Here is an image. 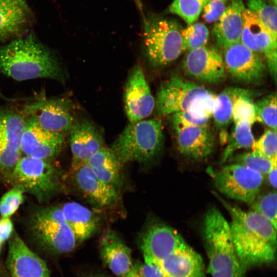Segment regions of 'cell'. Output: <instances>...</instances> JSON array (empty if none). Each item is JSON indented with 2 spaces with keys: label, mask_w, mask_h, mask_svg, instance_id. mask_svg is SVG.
<instances>
[{
  "label": "cell",
  "mask_w": 277,
  "mask_h": 277,
  "mask_svg": "<svg viewBox=\"0 0 277 277\" xmlns=\"http://www.w3.org/2000/svg\"><path fill=\"white\" fill-rule=\"evenodd\" d=\"M228 0H208L202 10V17L208 23L216 22L225 11Z\"/></svg>",
  "instance_id": "cell-42"
},
{
  "label": "cell",
  "mask_w": 277,
  "mask_h": 277,
  "mask_svg": "<svg viewBox=\"0 0 277 277\" xmlns=\"http://www.w3.org/2000/svg\"><path fill=\"white\" fill-rule=\"evenodd\" d=\"M155 263L164 277H206L201 256L188 244Z\"/></svg>",
  "instance_id": "cell-22"
},
{
  "label": "cell",
  "mask_w": 277,
  "mask_h": 277,
  "mask_svg": "<svg viewBox=\"0 0 277 277\" xmlns=\"http://www.w3.org/2000/svg\"><path fill=\"white\" fill-rule=\"evenodd\" d=\"M226 71L236 81L246 85L260 84L265 78L267 67L256 53L240 42L224 50Z\"/></svg>",
  "instance_id": "cell-9"
},
{
  "label": "cell",
  "mask_w": 277,
  "mask_h": 277,
  "mask_svg": "<svg viewBox=\"0 0 277 277\" xmlns=\"http://www.w3.org/2000/svg\"><path fill=\"white\" fill-rule=\"evenodd\" d=\"M24 191L15 186L2 196L0 200V213L2 217H9L16 211L23 201Z\"/></svg>",
  "instance_id": "cell-39"
},
{
  "label": "cell",
  "mask_w": 277,
  "mask_h": 277,
  "mask_svg": "<svg viewBox=\"0 0 277 277\" xmlns=\"http://www.w3.org/2000/svg\"><path fill=\"white\" fill-rule=\"evenodd\" d=\"M25 111L42 128L55 133L69 132L74 121L69 103L61 98L34 102L26 107Z\"/></svg>",
  "instance_id": "cell-14"
},
{
  "label": "cell",
  "mask_w": 277,
  "mask_h": 277,
  "mask_svg": "<svg viewBox=\"0 0 277 277\" xmlns=\"http://www.w3.org/2000/svg\"><path fill=\"white\" fill-rule=\"evenodd\" d=\"M232 161L234 163L245 166L264 175L267 174L271 168L276 165L277 160L269 159L252 151L237 155Z\"/></svg>",
  "instance_id": "cell-35"
},
{
  "label": "cell",
  "mask_w": 277,
  "mask_h": 277,
  "mask_svg": "<svg viewBox=\"0 0 277 277\" xmlns=\"http://www.w3.org/2000/svg\"><path fill=\"white\" fill-rule=\"evenodd\" d=\"M163 142L161 121L142 120L128 125L110 148L123 165L150 161L161 151Z\"/></svg>",
  "instance_id": "cell-6"
},
{
  "label": "cell",
  "mask_w": 277,
  "mask_h": 277,
  "mask_svg": "<svg viewBox=\"0 0 277 277\" xmlns=\"http://www.w3.org/2000/svg\"><path fill=\"white\" fill-rule=\"evenodd\" d=\"M136 1V2H138V0H135Z\"/></svg>",
  "instance_id": "cell-46"
},
{
  "label": "cell",
  "mask_w": 277,
  "mask_h": 277,
  "mask_svg": "<svg viewBox=\"0 0 277 277\" xmlns=\"http://www.w3.org/2000/svg\"><path fill=\"white\" fill-rule=\"evenodd\" d=\"M245 9L243 0H231L223 14L215 22L212 35L222 49L239 43L243 29L242 13Z\"/></svg>",
  "instance_id": "cell-23"
},
{
  "label": "cell",
  "mask_w": 277,
  "mask_h": 277,
  "mask_svg": "<svg viewBox=\"0 0 277 277\" xmlns=\"http://www.w3.org/2000/svg\"><path fill=\"white\" fill-rule=\"evenodd\" d=\"M10 176L15 186L33 194L39 201L51 197L59 189L56 170L46 160L21 157Z\"/></svg>",
  "instance_id": "cell-7"
},
{
  "label": "cell",
  "mask_w": 277,
  "mask_h": 277,
  "mask_svg": "<svg viewBox=\"0 0 277 277\" xmlns=\"http://www.w3.org/2000/svg\"><path fill=\"white\" fill-rule=\"evenodd\" d=\"M257 93L253 90L239 96L234 101L232 108V120L234 123L247 121L252 125L260 122L257 116L253 98Z\"/></svg>",
  "instance_id": "cell-30"
},
{
  "label": "cell",
  "mask_w": 277,
  "mask_h": 277,
  "mask_svg": "<svg viewBox=\"0 0 277 277\" xmlns=\"http://www.w3.org/2000/svg\"><path fill=\"white\" fill-rule=\"evenodd\" d=\"M270 184L274 188H276V165L273 166L267 173Z\"/></svg>",
  "instance_id": "cell-44"
},
{
  "label": "cell",
  "mask_w": 277,
  "mask_h": 277,
  "mask_svg": "<svg viewBox=\"0 0 277 277\" xmlns=\"http://www.w3.org/2000/svg\"><path fill=\"white\" fill-rule=\"evenodd\" d=\"M69 133L72 165L86 163L92 155L105 146L102 132L88 120H74Z\"/></svg>",
  "instance_id": "cell-19"
},
{
  "label": "cell",
  "mask_w": 277,
  "mask_h": 277,
  "mask_svg": "<svg viewBox=\"0 0 277 277\" xmlns=\"http://www.w3.org/2000/svg\"><path fill=\"white\" fill-rule=\"evenodd\" d=\"M247 5L248 9L277 38L276 6L264 0H247Z\"/></svg>",
  "instance_id": "cell-31"
},
{
  "label": "cell",
  "mask_w": 277,
  "mask_h": 277,
  "mask_svg": "<svg viewBox=\"0 0 277 277\" xmlns=\"http://www.w3.org/2000/svg\"><path fill=\"white\" fill-rule=\"evenodd\" d=\"M177 149L186 158L200 161L213 152L215 138L208 127H186L173 128Z\"/></svg>",
  "instance_id": "cell-18"
},
{
  "label": "cell",
  "mask_w": 277,
  "mask_h": 277,
  "mask_svg": "<svg viewBox=\"0 0 277 277\" xmlns=\"http://www.w3.org/2000/svg\"><path fill=\"white\" fill-rule=\"evenodd\" d=\"M86 277H108L106 275H105L103 274L98 273H93L88 274Z\"/></svg>",
  "instance_id": "cell-45"
},
{
  "label": "cell",
  "mask_w": 277,
  "mask_h": 277,
  "mask_svg": "<svg viewBox=\"0 0 277 277\" xmlns=\"http://www.w3.org/2000/svg\"><path fill=\"white\" fill-rule=\"evenodd\" d=\"M215 186L226 196L251 204L261 190L263 175L245 166L233 163L213 174Z\"/></svg>",
  "instance_id": "cell-8"
},
{
  "label": "cell",
  "mask_w": 277,
  "mask_h": 277,
  "mask_svg": "<svg viewBox=\"0 0 277 277\" xmlns=\"http://www.w3.org/2000/svg\"><path fill=\"white\" fill-rule=\"evenodd\" d=\"M13 225L9 217H2L0 219V242H4L11 236Z\"/></svg>",
  "instance_id": "cell-43"
},
{
  "label": "cell",
  "mask_w": 277,
  "mask_h": 277,
  "mask_svg": "<svg viewBox=\"0 0 277 277\" xmlns=\"http://www.w3.org/2000/svg\"><path fill=\"white\" fill-rule=\"evenodd\" d=\"M31 18L26 0H0V39L20 35L28 27Z\"/></svg>",
  "instance_id": "cell-24"
},
{
  "label": "cell",
  "mask_w": 277,
  "mask_h": 277,
  "mask_svg": "<svg viewBox=\"0 0 277 277\" xmlns=\"http://www.w3.org/2000/svg\"><path fill=\"white\" fill-rule=\"evenodd\" d=\"M1 243H2L0 242V246H1Z\"/></svg>",
  "instance_id": "cell-47"
},
{
  "label": "cell",
  "mask_w": 277,
  "mask_h": 277,
  "mask_svg": "<svg viewBox=\"0 0 277 277\" xmlns=\"http://www.w3.org/2000/svg\"><path fill=\"white\" fill-rule=\"evenodd\" d=\"M101 181L116 189L121 185L122 166L111 149L104 146L86 162Z\"/></svg>",
  "instance_id": "cell-26"
},
{
  "label": "cell",
  "mask_w": 277,
  "mask_h": 277,
  "mask_svg": "<svg viewBox=\"0 0 277 277\" xmlns=\"http://www.w3.org/2000/svg\"><path fill=\"white\" fill-rule=\"evenodd\" d=\"M240 42L252 51L264 55L270 74L276 80V38L248 9L242 13Z\"/></svg>",
  "instance_id": "cell-11"
},
{
  "label": "cell",
  "mask_w": 277,
  "mask_h": 277,
  "mask_svg": "<svg viewBox=\"0 0 277 277\" xmlns=\"http://www.w3.org/2000/svg\"><path fill=\"white\" fill-rule=\"evenodd\" d=\"M0 73L19 81L37 78L65 80L55 54L33 33L0 46Z\"/></svg>",
  "instance_id": "cell-2"
},
{
  "label": "cell",
  "mask_w": 277,
  "mask_h": 277,
  "mask_svg": "<svg viewBox=\"0 0 277 277\" xmlns=\"http://www.w3.org/2000/svg\"><path fill=\"white\" fill-rule=\"evenodd\" d=\"M216 96L204 86L174 75L161 84L155 106L160 115L191 110L211 117Z\"/></svg>",
  "instance_id": "cell-5"
},
{
  "label": "cell",
  "mask_w": 277,
  "mask_h": 277,
  "mask_svg": "<svg viewBox=\"0 0 277 277\" xmlns=\"http://www.w3.org/2000/svg\"><path fill=\"white\" fill-rule=\"evenodd\" d=\"M62 208L50 207L38 211L34 219V228L42 227L66 223Z\"/></svg>",
  "instance_id": "cell-40"
},
{
  "label": "cell",
  "mask_w": 277,
  "mask_h": 277,
  "mask_svg": "<svg viewBox=\"0 0 277 277\" xmlns=\"http://www.w3.org/2000/svg\"><path fill=\"white\" fill-rule=\"evenodd\" d=\"M66 222L70 227L77 242L92 236L98 226V219L89 208L74 202L65 203L62 208Z\"/></svg>",
  "instance_id": "cell-25"
},
{
  "label": "cell",
  "mask_w": 277,
  "mask_h": 277,
  "mask_svg": "<svg viewBox=\"0 0 277 277\" xmlns=\"http://www.w3.org/2000/svg\"><path fill=\"white\" fill-rule=\"evenodd\" d=\"M182 35L185 50L189 51L205 46L209 39V32L204 24L193 23L182 30Z\"/></svg>",
  "instance_id": "cell-34"
},
{
  "label": "cell",
  "mask_w": 277,
  "mask_h": 277,
  "mask_svg": "<svg viewBox=\"0 0 277 277\" xmlns=\"http://www.w3.org/2000/svg\"><path fill=\"white\" fill-rule=\"evenodd\" d=\"M25 122L18 113L0 109V170H12L20 159V141Z\"/></svg>",
  "instance_id": "cell-15"
},
{
  "label": "cell",
  "mask_w": 277,
  "mask_h": 277,
  "mask_svg": "<svg viewBox=\"0 0 277 277\" xmlns=\"http://www.w3.org/2000/svg\"><path fill=\"white\" fill-rule=\"evenodd\" d=\"M276 131L271 128L267 129L251 146L252 151L272 160H277Z\"/></svg>",
  "instance_id": "cell-37"
},
{
  "label": "cell",
  "mask_w": 277,
  "mask_h": 277,
  "mask_svg": "<svg viewBox=\"0 0 277 277\" xmlns=\"http://www.w3.org/2000/svg\"><path fill=\"white\" fill-rule=\"evenodd\" d=\"M103 262L115 275L125 277L133 263L130 249L113 230L108 229L99 243Z\"/></svg>",
  "instance_id": "cell-21"
},
{
  "label": "cell",
  "mask_w": 277,
  "mask_h": 277,
  "mask_svg": "<svg viewBox=\"0 0 277 277\" xmlns=\"http://www.w3.org/2000/svg\"><path fill=\"white\" fill-rule=\"evenodd\" d=\"M124 100L125 112L130 123L146 118L153 110L155 99L139 65L134 66L129 74Z\"/></svg>",
  "instance_id": "cell-13"
},
{
  "label": "cell",
  "mask_w": 277,
  "mask_h": 277,
  "mask_svg": "<svg viewBox=\"0 0 277 277\" xmlns=\"http://www.w3.org/2000/svg\"><path fill=\"white\" fill-rule=\"evenodd\" d=\"M202 236L212 277H244L246 270L235 250L230 224L215 207L204 216Z\"/></svg>",
  "instance_id": "cell-3"
},
{
  "label": "cell",
  "mask_w": 277,
  "mask_h": 277,
  "mask_svg": "<svg viewBox=\"0 0 277 277\" xmlns=\"http://www.w3.org/2000/svg\"><path fill=\"white\" fill-rule=\"evenodd\" d=\"M76 185L89 201L100 207H108L117 201V190L101 181L87 163L72 165Z\"/></svg>",
  "instance_id": "cell-20"
},
{
  "label": "cell",
  "mask_w": 277,
  "mask_h": 277,
  "mask_svg": "<svg viewBox=\"0 0 277 277\" xmlns=\"http://www.w3.org/2000/svg\"><path fill=\"white\" fill-rule=\"evenodd\" d=\"M277 102L276 93L268 94L254 103L260 122L276 131Z\"/></svg>",
  "instance_id": "cell-33"
},
{
  "label": "cell",
  "mask_w": 277,
  "mask_h": 277,
  "mask_svg": "<svg viewBox=\"0 0 277 277\" xmlns=\"http://www.w3.org/2000/svg\"><path fill=\"white\" fill-rule=\"evenodd\" d=\"M64 141V134L44 130L28 118L21 135L20 150L25 156L46 160L58 154Z\"/></svg>",
  "instance_id": "cell-16"
},
{
  "label": "cell",
  "mask_w": 277,
  "mask_h": 277,
  "mask_svg": "<svg viewBox=\"0 0 277 277\" xmlns=\"http://www.w3.org/2000/svg\"><path fill=\"white\" fill-rule=\"evenodd\" d=\"M185 73L198 81L219 84L226 77L223 55L213 47H202L188 51L183 61Z\"/></svg>",
  "instance_id": "cell-12"
},
{
  "label": "cell",
  "mask_w": 277,
  "mask_h": 277,
  "mask_svg": "<svg viewBox=\"0 0 277 277\" xmlns=\"http://www.w3.org/2000/svg\"><path fill=\"white\" fill-rule=\"evenodd\" d=\"M221 201L231 215L232 239L245 269L272 263L276 257V228L261 214L244 211Z\"/></svg>",
  "instance_id": "cell-1"
},
{
  "label": "cell",
  "mask_w": 277,
  "mask_h": 277,
  "mask_svg": "<svg viewBox=\"0 0 277 277\" xmlns=\"http://www.w3.org/2000/svg\"><path fill=\"white\" fill-rule=\"evenodd\" d=\"M125 277H164L163 272L156 263L137 262L133 263Z\"/></svg>",
  "instance_id": "cell-41"
},
{
  "label": "cell",
  "mask_w": 277,
  "mask_h": 277,
  "mask_svg": "<svg viewBox=\"0 0 277 277\" xmlns=\"http://www.w3.org/2000/svg\"><path fill=\"white\" fill-rule=\"evenodd\" d=\"M173 128L186 127H208L210 117L196 111L187 110L170 115Z\"/></svg>",
  "instance_id": "cell-36"
},
{
  "label": "cell",
  "mask_w": 277,
  "mask_h": 277,
  "mask_svg": "<svg viewBox=\"0 0 277 277\" xmlns=\"http://www.w3.org/2000/svg\"><path fill=\"white\" fill-rule=\"evenodd\" d=\"M187 244L177 231L157 222L149 223L139 239L144 261L149 263H157Z\"/></svg>",
  "instance_id": "cell-10"
},
{
  "label": "cell",
  "mask_w": 277,
  "mask_h": 277,
  "mask_svg": "<svg viewBox=\"0 0 277 277\" xmlns=\"http://www.w3.org/2000/svg\"><path fill=\"white\" fill-rule=\"evenodd\" d=\"M251 126L247 121L234 123L228 144L223 151L221 163L227 162L238 149L251 147L255 141L251 131Z\"/></svg>",
  "instance_id": "cell-29"
},
{
  "label": "cell",
  "mask_w": 277,
  "mask_h": 277,
  "mask_svg": "<svg viewBox=\"0 0 277 277\" xmlns=\"http://www.w3.org/2000/svg\"><path fill=\"white\" fill-rule=\"evenodd\" d=\"M251 89L228 87L216 95L212 112L215 127L224 129L232 121V108L235 100L240 96L249 92Z\"/></svg>",
  "instance_id": "cell-28"
},
{
  "label": "cell",
  "mask_w": 277,
  "mask_h": 277,
  "mask_svg": "<svg viewBox=\"0 0 277 277\" xmlns=\"http://www.w3.org/2000/svg\"><path fill=\"white\" fill-rule=\"evenodd\" d=\"M208 0H174L169 12L181 17L189 25L197 20Z\"/></svg>",
  "instance_id": "cell-32"
},
{
  "label": "cell",
  "mask_w": 277,
  "mask_h": 277,
  "mask_svg": "<svg viewBox=\"0 0 277 277\" xmlns=\"http://www.w3.org/2000/svg\"><path fill=\"white\" fill-rule=\"evenodd\" d=\"M35 233L46 246L58 253H67L76 247L77 240L67 224L34 228Z\"/></svg>",
  "instance_id": "cell-27"
},
{
  "label": "cell",
  "mask_w": 277,
  "mask_h": 277,
  "mask_svg": "<svg viewBox=\"0 0 277 277\" xmlns=\"http://www.w3.org/2000/svg\"><path fill=\"white\" fill-rule=\"evenodd\" d=\"M276 193L271 192L257 200L251 204L252 209L268 220L276 228Z\"/></svg>",
  "instance_id": "cell-38"
},
{
  "label": "cell",
  "mask_w": 277,
  "mask_h": 277,
  "mask_svg": "<svg viewBox=\"0 0 277 277\" xmlns=\"http://www.w3.org/2000/svg\"><path fill=\"white\" fill-rule=\"evenodd\" d=\"M7 265L11 277H51L44 261L16 232L9 242Z\"/></svg>",
  "instance_id": "cell-17"
},
{
  "label": "cell",
  "mask_w": 277,
  "mask_h": 277,
  "mask_svg": "<svg viewBox=\"0 0 277 277\" xmlns=\"http://www.w3.org/2000/svg\"><path fill=\"white\" fill-rule=\"evenodd\" d=\"M143 41L146 58L155 68L166 66L186 51L183 29L174 19L143 14Z\"/></svg>",
  "instance_id": "cell-4"
}]
</instances>
